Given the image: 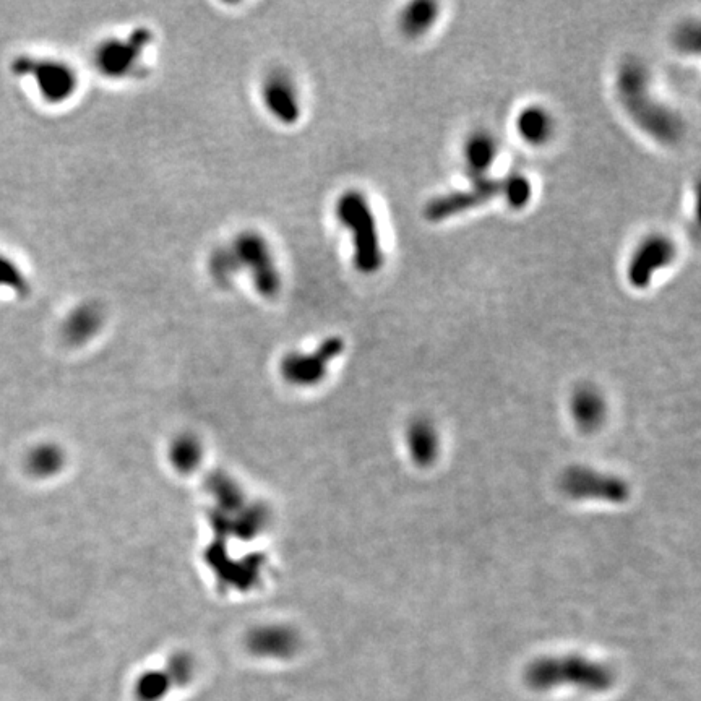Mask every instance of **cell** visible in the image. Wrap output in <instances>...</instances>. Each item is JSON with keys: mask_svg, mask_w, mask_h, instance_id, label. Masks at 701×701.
<instances>
[{"mask_svg": "<svg viewBox=\"0 0 701 701\" xmlns=\"http://www.w3.org/2000/svg\"><path fill=\"white\" fill-rule=\"evenodd\" d=\"M0 286H7L18 294L28 293V281L22 270L4 255H0Z\"/></svg>", "mask_w": 701, "mask_h": 701, "instance_id": "22", "label": "cell"}, {"mask_svg": "<svg viewBox=\"0 0 701 701\" xmlns=\"http://www.w3.org/2000/svg\"><path fill=\"white\" fill-rule=\"evenodd\" d=\"M249 648L263 658H289L296 653L297 638L288 628H259L250 635Z\"/></svg>", "mask_w": 701, "mask_h": 701, "instance_id": "13", "label": "cell"}, {"mask_svg": "<svg viewBox=\"0 0 701 701\" xmlns=\"http://www.w3.org/2000/svg\"><path fill=\"white\" fill-rule=\"evenodd\" d=\"M409 452L418 465H431L439 452V440L432 424L426 421L414 422L408 432Z\"/></svg>", "mask_w": 701, "mask_h": 701, "instance_id": "16", "label": "cell"}, {"mask_svg": "<svg viewBox=\"0 0 701 701\" xmlns=\"http://www.w3.org/2000/svg\"><path fill=\"white\" fill-rule=\"evenodd\" d=\"M562 487L573 499L606 500L620 504L628 497V487L622 479L593 469H568L562 479Z\"/></svg>", "mask_w": 701, "mask_h": 701, "instance_id": "9", "label": "cell"}, {"mask_svg": "<svg viewBox=\"0 0 701 701\" xmlns=\"http://www.w3.org/2000/svg\"><path fill=\"white\" fill-rule=\"evenodd\" d=\"M237 273L246 270L255 289L265 299H275L281 291V275L270 244L257 231H244L228 246Z\"/></svg>", "mask_w": 701, "mask_h": 701, "instance_id": "3", "label": "cell"}, {"mask_svg": "<svg viewBox=\"0 0 701 701\" xmlns=\"http://www.w3.org/2000/svg\"><path fill=\"white\" fill-rule=\"evenodd\" d=\"M171 687V677L168 674H145L137 685V695L140 701H158Z\"/></svg>", "mask_w": 701, "mask_h": 701, "instance_id": "21", "label": "cell"}, {"mask_svg": "<svg viewBox=\"0 0 701 701\" xmlns=\"http://www.w3.org/2000/svg\"><path fill=\"white\" fill-rule=\"evenodd\" d=\"M677 247L671 237L654 234L646 237L633 252L628 263V281L635 289L650 286L656 271L666 268L676 260Z\"/></svg>", "mask_w": 701, "mask_h": 701, "instance_id": "8", "label": "cell"}, {"mask_svg": "<svg viewBox=\"0 0 701 701\" xmlns=\"http://www.w3.org/2000/svg\"><path fill=\"white\" fill-rule=\"evenodd\" d=\"M674 44L685 54H697L700 51V26L698 23H684L674 33Z\"/></svg>", "mask_w": 701, "mask_h": 701, "instance_id": "23", "label": "cell"}, {"mask_svg": "<svg viewBox=\"0 0 701 701\" xmlns=\"http://www.w3.org/2000/svg\"><path fill=\"white\" fill-rule=\"evenodd\" d=\"M517 132L528 145L542 147L554 135V119L541 106H529L518 114Z\"/></svg>", "mask_w": 701, "mask_h": 701, "instance_id": "14", "label": "cell"}, {"mask_svg": "<svg viewBox=\"0 0 701 701\" xmlns=\"http://www.w3.org/2000/svg\"><path fill=\"white\" fill-rule=\"evenodd\" d=\"M439 18V5L432 0H414L400 13V28L409 38L424 35Z\"/></svg>", "mask_w": 701, "mask_h": 701, "instance_id": "15", "label": "cell"}, {"mask_svg": "<svg viewBox=\"0 0 701 701\" xmlns=\"http://www.w3.org/2000/svg\"><path fill=\"white\" fill-rule=\"evenodd\" d=\"M153 41V33L147 26H138L125 38L104 41L95 54L96 69L108 78L127 77L137 69Z\"/></svg>", "mask_w": 701, "mask_h": 701, "instance_id": "6", "label": "cell"}, {"mask_svg": "<svg viewBox=\"0 0 701 701\" xmlns=\"http://www.w3.org/2000/svg\"><path fill=\"white\" fill-rule=\"evenodd\" d=\"M12 70L18 77L33 78L48 103H64L77 91L78 75L74 67L56 59L22 56L13 62Z\"/></svg>", "mask_w": 701, "mask_h": 701, "instance_id": "5", "label": "cell"}, {"mask_svg": "<svg viewBox=\"0 0 701 701\" xmlns=\"http://www.w3.org/2000/svg\"><path fill=\"white\" fill-rule=\"evenodd\" d=\"M336 218L353 237V263L362 275H374L382 268L383 250L379 226L366 195L348 190L336 202Z\"/></svg>", "mask_w": 701, "mask_h": 701, "instance_id": "2", "label": "cell"}, {"mask_svg": "<svg viewBox=\"0 0 701 701\" xmlns=\"http://www.w3.org/2000/svg\"><path fill=\"white\" fill-rule=\"evenodd\" d=\"M617 93L635 124L658 142L674 143L684 134L682 119L651 95L650 75L645 65L638 61L620 65Z\"/></svg>", "mask_w": 701, "mask_h": 701, "instance_id": "1", "label": "cell"}, {"mask_svg": "<svg viewBox=\"0 0 701 701\" xmlns=\"http://www.w3.org/2000/svg\"><path fill=\"white\" fill-rule=\"evenodd\" d=\"M101 312L95 306H82L65 322V338L75 345L90 340L101 327Z\"/></svg>", "mask_w": 701, "mask_h": 701, "instance_id": "18", "label": "cell"}, {"mask_svg": "<svg viewBox=\"0 0 701 701\" xmlns=\"http://www.w3.org/2000/svg\"><path fill=\"white\" fill-rule=\"evenodd\" d=\"M529 685L536 689H551L554 685L573 684L588 690H606L612 684V674L607 667L583 658L542 659L529 667Z\"/></svg>", "mask_w": 701, "mask_h": 701, "instance_id": "4", "label": "cell"}, {"mask_svg": "<svg viewBox=\"0 0 701 701\" xmlns=\"http://www.w3.org/2000/svg\"><path fill=\"white\" fill-rule=\"evenodd\" d=\"M502 197V179L484 177L471 182L466 189L455 190L450 194L432 198L424 208V216L431 223H440L453 216L463 215L466 211L486 205L492 198Z\"/></svg>", "mask_w": 701, "mask_h": 701, "instance_id": "7", "label": "cell"}, {"mask_svg": "<svg viewBox=\"0 0 701 701\" xmlns=\"http://www.w3.org/2000/svg\"><path fill=\"white\" fill-rule=\"evenodd\" d=\"M343 351L341 338H330L312 354H293L284 359L283 372L288 379L301 383H314L322 379L328 362Z\"/></svg>", "mask_w": 701, "mask_h": 701, "instance_id": "11", "label": "cell"}, {"mask_svg": "<svg viewBox=\"0 0 701 701\" xmlns=\"http://www.w3.org/2000/svg\"><path fill=\"white\" fill-rule=\"evenodd\" d=\"M263 103L271 116L284 125H294L301 119V99L293 80L284 72H275L265 80Z\"/></svg>", "mask_w": 701, "mask_h": 701, "instance_id": "10", "label": "cell"}, {"mask_svg": "<svg viewBox=\"0 0 701 701\" xmlns=\"http://www.w3.org/2000/svg\"><path fill=\"white\" fill-rule=\"evenodd\" d=\"M62 461H64L62 453L56 447L43 445V447L33 450L28 456V469L35 476L44 478V476L56 473L57 469L61 468Z\"/></svg>", "mask_w": 701, "mask_h": 701, "instance_id": "20", "label": "cell"}, {"mask_svg": "<svg viewBox=\"0 0 701 701\" xmlns=\"http://www.w3.org/2000/svg\"><path fill=\"white\" fill-rule=\"evenodd\" d=\"M502 198L510 208H515V210L525 208L533 198V187H531L528 177L517 173L504 177L502 179Z\"/></svg>", "mask_w": 701, "mask_h": 701, "instance_id": "19", "label": "cell"}, {"mask_svg": "<svg viewBox=\"0 0 701 701\" xmlns=\"http://www.w3.org/2000/svg\"><path fill=\"white\" fill-rule=\"evenodd\" d=\"M604 400L598 392L594 390H580L573 398V414L583 431H593L603 422Z\"/></svg>", "mask_w": 701, "mask_h": 701, "instance_id": "17", "label": "cell"}, {"mask_svg": "<svg viewBox=\"0 0 701 701\" xmlns=\"http://www.w3.org/2000/svg\"><path fill=\"white\" fill-rule=\"evenodd\" d=\"M176 456L177 460H179V465L182 466V468H187V466L192 465L195 461V455H197V450H195V445L192 442H185L179 443L176 448Z\"/></svg>", "mask_w": 701, "mask_h": 701, "instance_id": "24", "label": "cell"}, {"mask_svg": "<svg viewBox=\"0 0 701 701\" xmlns=\"http://www.w3.org/2000/svg\"><path fill=\"white\" fill-rule=\"evenodd\" d=\"M499 155V143L494 135L486 130H479L466 138L463 145V163L471 181H479L487 177V171Z\"/></svg>", "mask_w": 701, "mask_h": 701, "instance_id": "12", "label": "cell"}]
</instances>
